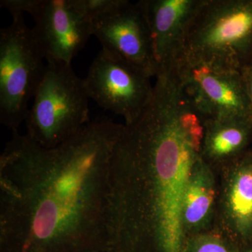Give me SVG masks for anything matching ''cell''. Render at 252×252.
<instances>
[{"label":"cell","mask_w":252,"mask_h":252,"mask_svg":"<svg viewBox=\"0 0 252 252\" xmlns=\"http://www.w3.org/2000/svg\"><path fill=\"white\" fill-rule=\"evenodd\" d=\"M124 127L101 118L53 148L14 131L0 157L3 245L12 252L112 245V160Z\"/></svg>","instance_id":"cell-1"},{"label":"cell","mask_w":252,"mask_h":252,"mask_svg":"<svg viewBox=\"0 0 252 252\" xmlns=\"http://www.w3.org/2000/svg\"><path fill=\"white\" fill-rule=\"evenodd\" d=\"M156 79L152 99L124 125L113 153V245L149 241L158 252H183L182 204L202 157L204 119L175 72Z\"/></svg>","instance_id":"cell-2"},{"label":"cell","mask_w":252,"mask_h":252,"mask_svg":"<svg viewBox=\"0 0 252 252\" xmlns=\"http://www.w3.org/2000/svg\"><path fill=\"white\" fill-rule=\"evenodd\" d=\"M180 58L241 72L252 63V0H203Z\"/></svg>","instance_id":"cell-3"},{"label":"cell","mask_w":252,"mask_h":252,"mask_svg":"<svg viewBox=\"0 0 252 252\" xmlns=\"http://www.w3.org/2000/svg\"><path fill=\"white\" fill-rule=\"evenodd\" d=\"M45 72L25 123L31 140L53 148L77 134L89 121L84 79L66 63L46 61Z\"/></svg>","instance_id":"cell-4"},{"label":"cell","mask_w":252,"mask_h":252,"mask_svg":"<svg viewBox=\"0 0 252 252\" xmlns=\"http://www.w3.org/2000/svg\"><path fill=\"white\" fill-rule=\"evenodd\" d=\"M0 31V122L12 132L26 120L28 103L45 72L44 52L23 14Z\"/></svg>","instance_id":"cell-5"},{"label":"cell","mask_w":252,"mask_h":252,"mask_svg":"<svg viewBox=\"0 0 252 252\" xmlns=\"http://www.w3.org/2000/svg\"><path fill=\"white\" fill-rule=\"evenodd\" d=\"M152 77L119 55L102 48L84 79L90 98L121 116L125 125L135 122L154 94Z\"/></svg>","instance_id":"cell-6"},{"label":"cell","mask_w":252,"mask_h":252,"mask_svg":"<svg viewBox=\"0 0 252 252\" xmlns=\"http://www.w3.org/2000/svg\"><path fill=\"white\" fill-rule=\"evenodd\" d=\"M1 6L11 16L26 12L32 16V31L46 61L71 64L93 35L92 24L72 0H4Z\"/></svg>","instance_id":"cell-7"},{"label":"cell","mask_w":252,"mask_h":252,"mask_svg":"<svg viewBox=\"0 0 252 252\" xmlns=\"http://www.w3.org/2000/svg\"><path fill=\"white\" fill-rule=\"evenodd\" d=\"M175 67L184 90L204 122L252 115L241 73L185 58L177 60Z\"/></svg>","instance_id":"cell-8"},{"label":"cell","mask_w":252,"mask_h":252,"mask_svg":"<svg viewBox=\"0 0 252 252\" xmlns=\"http://www.w3.org/2000/svg\"><path fill=\"white\" fill-rule=\"evenodd\" d=\"M91 24L93 35L97 37L102 48L135 64L150 77H157L152 36L137 2L129 1L114 14Z\"/></svg>","instance_id":"cell-9"},{"label":"cell","mask_w":252,"mask_h":252,"mask_svg":"<svg viewBox=\"0 0 252 252\" xmlns=\"http://www.w3.org/2000/svg\"><path fill=\"white\" fill-rule=\"evenodd\" d=\"M203 0H141L159 73L169 70L180 57L189 23Z\"/></svg>","instance_id":"cell-10"},{"label":"cell","mask_w":252,"mask_h":252,"mask_svg":"<svg viewBox=\"0 0 252 252\" xmlns=\"http://www.w3.org/2000/svg\"><path fill=\"white\" fill-rule=\"evenodd\" d=\"M219 187V225L230 236L252 241V152L251 149L222 167Z\"/></svg>","instance_id":"cell-11"},{"label":"cell","mask_w":252,"mask_h":252,"mask_svg":"<svg viewBox=\"0 0 252 252\" xmlns=\"http://www.w3.org/2000/svg\"><path fill=\"white\" fill-rule=\"evenodd\" d=\"M252 144V115L215 118L204 122L202 157L213 168L226 166Z\"/></svg>","instance_id":"cell-12"},{"label":"cell","mask_w":252,"mask_h":252,"mask_svg":"<svg viewBox=\"0 0 252 252\" xmlns=\"http://www.w3.org/2000/svg\"><path fill=\"white\" fill-rule=\"evenodd\" d=\"M214 168L200 158L190 172L182 204V226L189 233L209 229L217 214L219 187Z\"/></svg>","instance_id":"cell-13"},{"label":"cell","mask_w":252,"mask_h":252,"mask_svg":"<svg viewBox=\"0 0 252 252\" xmlns=\"http://www.w3.org/2000/svg\"><path fill=\"white\" fill-rule=\"evenodd\" d=\"M74 6L91 23L103 19L117 12L127 0H72Z\"/></svg>","instance_id":"cell-14"},{"label":"cell","mask_w":252,"mask_h":252,"mask_svg":"<svg viewBox=\"0 0 252 252\" xmlns=\"http://www.w3.org/2000/svg\"><path fill=\"white\" fill-rule=\"evenodd\" d=\"M193 252H230L218 236L199 235L193 244Z\"/></svg>","instance_id":"cell-15"},{"label":"cell","mask_w":252,"mask_h":252,"mask_svg":"<svg viewBox=\"0 0 252 252\" xmlns=\"http://www.w3.org/2000/svg\"><path fill=\"white\" fill-rule=\"evenodd\" d=\"M240 73L252 107V63L243 69Z\"/></svg>","instance_id":"cell-16"},{"label":"cell","mask_w":252,"mask_h":252,"mask_svg":"<svg viewBox=\"0 0 252 252\" xmlns=\"http://www.w3.org/2000/svg\"><path fill=\"white\" fill-rule=\"evenodd\" d=\"M248 252H252V250H250V251H249Z\"/></svg>","instance_id":"cell-17"},{"label":"cell","mask_w":252,"mask_h":252,"mask_svg":"<svg viewBox=\"0 0 252 252\" xmlns=\"http://www.w3.org/2000/svg\"><path fill=\"white\" fill-rule=\"evenodd\" d=\"M251 151H252V147H251Z\"/></svg>","instance_id":"cell-18"}]
</instances>
